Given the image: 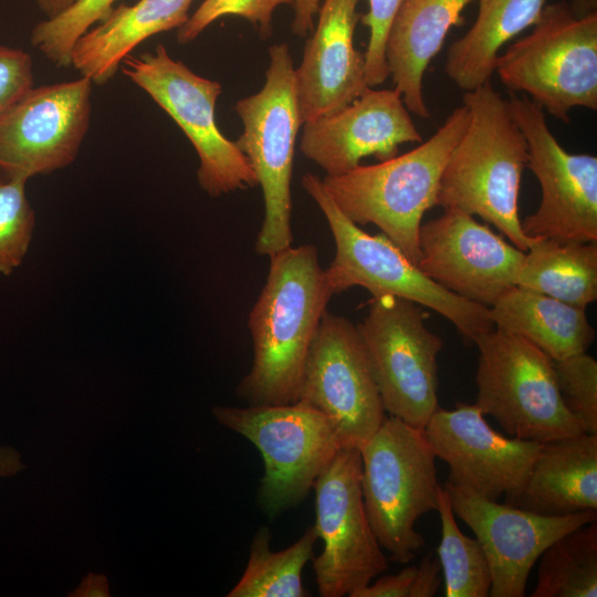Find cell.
Masks as SVG:
<instances>
[{
	"label": "cell",
	"mask_w": 597,
	"mask_h": 597,
	"mask_svg": "<svg viewBox=\"0 0 597 597\" xmlns=\"http://www.w3.org/2000/svg\"><path fill=\"white\" fill-rule=\"evenodd\" d=\"M422 430L436 458L448 464V480L493 501L523 489L543 444L499 433L475 405L462 402L439 407Z\"/></svg>",
	"instance_id": "ac0fdd59"
},
{
	"label": "cell",
	"mask_w": 597,
	"mask_h": 597,
	"mask_svg": "<svg viewBox=\"0 0 597 597\" xmlns=\"http://www.w3.org/2000/svg\"><path fill=\"white\" fill-rule=\"evenodd\" d=\"M489 310L495 328L522 337L553 360L586 353L596 336L585 308L516 285Z\"/></svg>",
	"instance_id": "cb8c5ba5"
},
{
	"label": "cell",
	"mask_w": 597,
	"mask_h": 597,
	"mask_svg": "<svg viewBox=\"0 0 597 597\" xmlns=\"http://www.w3.org/2000/svg\"><path fill=\"white\" fill-rule=\"evenodd\" d=\"M193 1L138 0L113 7L77 39L71 51V66L93 84H106L137 45L155 34L180 28Z\"/></svg>",
	"instance_id": "603a6c76"
},
{
	"label": "cell",
	"mask_w": 597,
	"mask_h": 597,
	"mask_svg": "<svg viewBox=\"0 0 597 597\" xmlns=\"http://www.w3.org/2000/svg\"><path fill=\"white\" fill-rule=\"evenodd\" d=\"M48 19L55 18L67 10L76 0H34Z\"/></svg>",
	"instance_id": "60d3db41"
},
{
	"label": "cell",
	"mask_w": 597,
	"mask_h": 597,
	"mask_svg": "<svg viewBox=\"0 0 597 597\" xmlns=\"http://www.w3.org/2000/svg\"><path fill=\"white\" fill-rule=\"evenodd\" d=\"M516 286L586 308L597 300V243L536 239Z\"/></svg>",
	"instance_id": "484cf974"
},
{
	"label": "cell",
	"mask_w": 597,
	"mask_h": 597,
	"mask_svg": "<svg viewBox=\"0 0 597 597\" xmlns=\"http://www.w3.org/2000/svg\"><path fill=\"white\" fill-rule=\"evenodd\" d=\"M25 469L21 453L9 446H0V478H11Z\"/></svg>",
	"instance_id": "f35d334b"
},
{
	"label": "cell",
	"mask_w": 597,
	"mask_h": 597,
	"mask_svg": "<svg viewBox=\"0 0 597 597\" xmlns=\"http://www.w3.org/2000/svg\"><path fill=\"white\" fill-rule=\"evenodd\" d=\"M475 406L516 439L545 443L582 431L565 407L553 359L494 327L479 337Z\"/></svg>",
	"instance_id": "ba28073f"
},
{
	"label": "cell",
	"mask_w": 597,
	"mask_h": 597,
	"mask_svg": "<svg viewBox=\"0 0 597 597\" xmlns=\"http://www.w3.org/2000/svg\"><path fill=\"white\" fill-rule=\"evenodd\" d=\"M75 596H108V584L103 575L90 574L74 591Z\"/></svg>",
	"instance_id": "ab89813d"
},
{
	"label": "cell",
	"mask_w": 597,
	"mask_h": 597,
	"mask_svg": "<svg viewBox=\"0 0 597 597\" xmlns=\"http://www.w3.org/2000/svg\"><path fill=\"white\" fill-rule=\"evenodd\" d=\"M469 113L464 133L442 170L437 206L478 216L526 252L536 239L524 234L519 192L527 164V145L509 101L486 82L465 92Z\"/></svg>",
	"instance_id": "7a4b0ae2"
},
{
	"label": "cell",
	"mask_w": 597,
	"mask_h": 597,
	"mask_svg": "<svg viewBox=\"0 0 597 597\" xmlns=\"http://www.w3.org/2000/svg\"><path fill=\"white\" fill-rule=\"evenodd\" d=\"M511 93L569 123L574 107L597 109V12L574 13L565 1L545 4L527 35L495 62Z\"/></svg>",
	"instance_id": "8992f818"
},
{
	"label": "cell",
	"mask_w": 597,
	"mask_h": 597,
	"mask_svg": "<svg viewBox=\"0 0 597 597\" xmlns=\"http://www.w3.org/2000/svg\"><path fill=\"white\" fill-rule=\"evenodd\" d=\"M123 74L148 94L179 126L198 158L199 186L219 197L259 185L247 157L216 123V104L221 84L192 72L172 59L163 44L154 52L128 55Z\"/></svg>",
	"instance_id": "30bf717a"
},
{
	"label": "cell",
	"mask_w": 597,
	"mask_h": 597,
	"mask_svg": "<svg viewBox=\"0 0 597 597\" xmlns=\"http://www.w3.org/2000/svg\"><path fill=\"white\" fill-rule=\"evenodd\" d=\"M294 0H203L188 20L177 29V41H193L211 23L224 15H238L256 27L260 36L272 34L274 10L281 4H293Z\"/></svg>",
	"instance_id": "d6a6232c"
},
{
	"label": "cell",
	"mask_w": 597,
	"mask_h": 597,
	"mask_svg": "<svg viewBox=\"0 0 597 597\" xmlns=\"http://www.w3.org/2000/svg\"><path fill=\"white\" fill-rule=\"evenodd\" d=\"M443 488L454 515L472 530L488 558L492 597L525 596L528 575L543 552L564 534L597 521V511L542 515L489 500L449 480Z\"/></svg>",
	"instance_id": "e0dca14e"
},
{
	"label": "cell",
	"mask_w": 597,
	"mask_h": 597,
	"mask_svg": "<svg viewBox=\"0 0 597 597\" xmlns=\"http://www.w3.org/2000/svg\"><path fill=\"white\" fill-rule=\"evenodd\" d=\"M212 415L261 453L264 473L259 501L270 517L300 503L342 448L331 420L300 401L244 408L216 406Z\"/></svg>",
	"instance_id": "9c48e42d"
},
{
	"label": "cell",
	"mask_w": 597,
	"mask_h": 597,
	"mask_svg": "<svg viewBox=\"0 0 597 597\" xmlns=\"http://www.w3.org/2000/svg\"><path fill=\"white\" fill-rule=\"evenodd\" d=\"M86 76L31 87L0 117V172L29 180L71 165L91 123Z\"/></svg>",
	"instance_id": "9a60e30c"
},
{
	"label": "cell",
	"mask_w": 597,
	"mask_h": 597,
	"mask_svg": "<svg viewBox=\"0 0 597 597\" xmlns=\"http://www.w3.org/2000/svg\"><path fill=\"white\" fill-rule=\"evenodd\" d=\"M359 451L371 530L391 561L407 564L425 545L416 523L438 509L437 458L422 429L391 416Z\"/></svg>",
	"instance_id": "5b68a950"
},
{
	"label": "cell",
	"mask_w": 597,
	"mask_h": 597,
	"mask_svg": "<svg viewBox=\"0 0 597 597\" xmlns=\"http://www.w3.org/2000/svg\"><path fill=\"white\" fill-rule=\"evenodd\" d=\"M507 503L549 516L597 511V434L543 443L523 489Z\"/></svg>",
	"instance_id": "7402d4cb"
},
{
	"label": "cell",
	"mask_w": 597,
	"mask_h": 597,
	"mask_svg": "<svg viewBox=\"0 0 597 597\" xmlns=\"http://www.w3.org/2000/svg\"><path fill=\"white\" fill-rule=\"evenodd\" d=\"M525 252L460 209L421 224L417 266L446 290L490 307L516 285Z\"/></svg>",
	"instance_id": "2e32d148"
},
{
	"label": "cell",
	"mask_w": 597,
	"mask_h": 597,
	"mask_svg": "<svg viewBox=\"0 0 597 597\" xmlns=\"http://www.w3.org/2000/svg\"><path fill=\"white\" fill-rule=\"evenodd\" d=\"M437 512L441 540L437 548L446 597H486L492 578L488 558L476 538L463 534L455 521L448 492L439 489Z\"/></svg>",
	"instance_id": "f1b7e54d"
},
{
	"label": "cell",
	"mask_w": 597,
	"mask_h": 597,
	"mask_svg": "<svg viewBox=\"0 0 597 597\" xmlns=\"http://www.w3.org/2000/svg\"><path fill=\"white\" fill-rule=\"evenodd\" d=\"M297 401L325 415L342 448L360 449L385 409L357 326L326 311L311 344Z\"/></svg>",
	"instance_id": "5bb4252c"
},
{
	"label": "cell",
	"mask_w": 597,
	"mask_h": 597,
	"mask_svg": "<svg viewBox=\"0 0 597 597\" xmlns=\"http://www.w3.org/2000/svg\"><path fill=\"white\" fill-rule=\"evenodd\" d=\"M442 570L438 556L427 553L417 566L409 597H432L442 582Z\"/></svg>",
	"instance_id": "8d00e7d4"
},
{
	"label": "cell",
	"mask_w": 597,
	"mask_h": 597,
	"mask_svg": "<svg viewBox=\"0 0 597 597\" xmlns=\"http://www.w3.org/2000/svg\"><path fill=\"white\" fill-rule=\"evenodd\" d=\"M553 365L565 407L583 432L597 434V362L580 353Z\"/></svg>",
	"instance_id": "1f68e13d"
},
{
	"label": "cell",
	"mask_w": 597,
	"mask_h": 597,
	"mask_svg": "<svg viewBox=\"0 0 597 597\" xmlns=\"http://www.w3.org/2000/svg\"><path fill=\"white\" fill-rule=\"evenodd\" d=\"M468 121V109L461 105L416 148L375 165L326 175L323 187L350 221L377 226L417 264L422 218L437 206L442 170Z\"/></svg>",
	"instance_id": "3957f363"
},
{
	"label": "cell",
	"mask_w": 597,
	"mask_h": 597,
	"mask_svg": "<svg viewBox=\"0 0 597 597\" xmlns=\"http://www.w3.org/2000/svg\"><path fill=\"white\" fill-rule=\"evenodd\" d=\"M512 116L527 145L526 166L538 180L537 210L521 221L531 239L597 241V157L566 151L552 134L542 107L511 93Z\"/></svg>",
	"instance_id": "7c38bea8"
},
{
	"label": "cell",
	"mask_w": 597,
	"mask_h": 597,
	"mask_svg": "<svg viewBox=\"0 0 597 597\" xmlns=\"http://www.w3.org/2000/svg\"><path fill=\"white\" fill-rule=\"evenodd\" d=\"M358 0H324L317 25L294 69L302 123L333 114L368 88L364 53L354 45Z\"/></svg>",
	"instance_id": "ffe728a7"
},
{
	"label": "cell",
	"mask_w": 597,
	"mask_h": 597,
	"mask_svg": "<svg viewBox=\"0 0 597 597\" xmlns=\"http://www.w3.org/2000/svg\"><path fill=\"white\" fill-rule=\"evenodd\" d=\"M360 476L359 449L341 448L313 486L314 527L324 546L312 559L322 597L350 596L388 569L366 514Z\"/></svg>",
	"instance_id": "4fadbf2b"
},
{
	"label": "cell",
	"mask_w": 597,
	"mask_h": 597,
	"mask_svg": "<svg viewBox=\"0 0 597 597\" xmlns=\"http://www.w3.org/2000/svg\"><path fill=\"white\" fill-rule=\"evenodd\" d=\"M269 258L248 320L252 366L235 389L251 406L297 401L306 357L333 295L314 244L291 245Z\"/></svg>",
	"instance_id": "6da1fadb"
},
{
	"label": "cell",
	"mask_w": 597,
	"mask_h": 597,
	"mask_svg": "<svg viewBox=\"0 0 597 597\" xmlns=\"http://www.w3.org/2000/svg\"><path fill=\"white\" fill-rule=\"evenodd\" d=\"M475 0H404L386 42V62L395 90L410 113L429 118L425 73L449 31L463 23L462 11Z\"/></svg>",
	"instance_id": "44dd1931"
},
{
	"label": "cell",
	"mask_w": 597,
	"mask_h": 597,
	"mask_svg": "<svg viewBox=\"0 0 597 597\" xmlns=\"http://www.w3.org/2000/svg\"><path fill=\"white\" fill-rule=\"evenodd\" d=\"M569 4L575 14L584 17L596 11L597 0H573Z\"/></svg>",
	"instance_id": "b9f144b4"
},
{
	"label": "cell",
	"mask_w": 597,
	"mask_h": 597,
	"mask_svg": "<svg viewBox=\"0 0 597 597\" xmlns=\"http://www.w3.org/2000/svg\"><path fill=\"white\" fill-rule=\"evenodd\" d=\"M31 87L33 62L30 54L0 44V117Z\"/></svg>",
	"instance_id": "e575fe53"
},
{
	"label": "cell",
	"mask_w": 597,
	"mask_h": 597,
	"mask_svg": "<svg viewBox=\"0 0 597 597\" xmlns=\"http://www.w3.org/2000/svg\"><path fill=\"white\" fill-rule=\"evenodd\" d=\"M404 0H368V11L359 15L369 29L365 57V76L368 87L383 84L389 76L386 62V42L394 19Z\"/></svg>",
	"instance_id": "836d02e7"
},
{
	"label": "cell",
	"mask_w": 597,
	"mask_h": 597,
	"mask_svg": "<svg viewBox=\"0 0 597 597\" xmlns=\"http://www.w3.org/2000/svg\"><path fill=\"white\" fill-rule=\"evenodd\" d=\"M322 0H294V18L292 31L301 36L313 30L314 17L318 12Z\"/></svg>",
	"instance_id": "74e56055"
},
{
	"label": "cell",
	"mask_w": 597,
	"mask_h": 597,
	"mask_svg": "<svg viewBox=\"0 0 597 597\" xmlns=\"http://www.w3.org/2000/svg\"><path fill=\"white\" fill-rule=\"evenodd\" d=\"M417 566H407L394 575H385L374 584H368L350 597H409Z\"/></svg>",
	"instance_id": "d590c367"
},
{
	"label": "cell",
	"mask_w": 597,
	"mask_h": 597,
	"mask_svg": "<svg viewBox=\"0 0 597 597\" xmlns=\"http://www.w3.org/2000/svg\"><path fill=\"white\" fill-rule=\"evenodd\" d=\"M116 0H76L60 15L34 25L30 43L56 67L71 66V51L77 39L102 21Z\"/></svg>",
	"instance_id": "f546056e"
},
{
	"label": "cell",
	"mask_w": 597,
	"mask_h": 597,
	"mask_svg": "<svg viewBox=\"0 0 597 597\" xmlns=\"http://www.w3.org/2000/svg\"><path fill=\"white\" fill-rule=\"evenodd\" d=\"M302 186L326 218L335 242V256L324 270L333 295L362 286L373 297L390 295L415 302L450 321L469 344L494 329L488 306L437 284L384 233L371 235L344 216L318 176L305 174Z\"/></svg>",
	"instance_id": "277c9868"
},
{
	"label": "cell",
	"mask_w": 597,
	"mask_h": 597,
	"mask_svg": "<svg viewBox=\"0 0 597 597\" xmlns=\"http://www.w3.org/2000/svg\"><path fill=\"white\" fill-rule=\"evenodd\" d=\"M479 9L469 31L448 50L446 73L468 92L490 82L500 49L533 27L546 0H478Z\"/></svg>",
	"instance_id": "d4e9b609"
},
{
	"label": "cell",
	"mask_w": 597,
	"mask_h": 597,
	"mask_svg": "<svg viewBox=\"0 0 597 597\" xmlns=\"http://www.w3.org/2000/svg\"><path fill=\"white\" fill-rule=\"evenodd\" d=\"M426 316L421 305L386 295L373 297L356 325L385 411L418 429L439 408L437 359L443 347Z\"/></svg>",
	"instance_id": "8fae6325"
},
{
	"label": "cell",
	"mask_w": 597,
	"mask_h": 597,
	"mask_svg": "<svg viewBox=\"0 0 597 597\" xmlns=\"http://www.w3.org/2000/svg\"><path fill=\"white\" fill-rule=\"evenodd\" d=\"M317 540L314 525H310L291 546L282 551H272L271 532L266 526L260 527L252 540L244 573L227 596H310L302 583V570L313 558V548Z\"/></svg>",
	"instance_id": "4316f807"
},
{
	"label": "cell",
	"mask_w": 597,
	"mask_h": 597,
	"mask_svg": "<svg viewBox=\"0 0 597 597\" xmlns=\"http://www.w3.org/2000/svg\"><path fill=\"white\" fill-rule=\"evenodd\" d=\"M269 57L263 87L234 105L243 125L234 143L256 175L264 201L254 250L268 256L293 243L291 180L296 137L303 124L287 44L270 46Z\"/></svg>",
	"instance_id": "52a82bcc"
},
{
	"label": "cell",
	"mask_w": 597,
	"mask_h": 597,
	"mask_svg": "<svg viewBox=\"0 0 597 597\" xmlns=\"http://www.w3.org/2000/svg\"><path fill=\"white\" fill-rule=\"evenodd\" d=\"M531 596H597V521L564 534L543 552Z\"/></svg>",
	"instance_id": "83f0119b"
},
{
	"label": "cell",
	"mask_w": 597,
	"mask_h": 597,
	"mask_svg": "<svg viewBox=\"0 0 597 597\" xmlns=\"http://www.w3.org/2000/svg\"><path fill=\"white\" fill-rule=\"evenodd\" d=\"M300 149L327 176L344 174L363 158L398 155L405 143H421L398 91L366 88L344 108L303 124Z\"/></svg>",
	"instance_id": "d6986e66"
},
{
	"label": "cell",
	"mask_w": 597,
	"mask_h": 597,
	"mask_svg": "<svg viewBox=\"0 0 597 597\" xmlns=\"http://www.w3.org/2000/svg\"><path fill=\"white\" fill-rule=\"evenodd\" d=\"M27 180L0 178V274L18 269L33 238L35 213L27 197Z\"/></svg>",
	"instance_id": "4dcf8cb0"
}]
</instances>
